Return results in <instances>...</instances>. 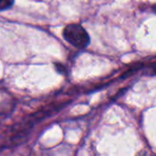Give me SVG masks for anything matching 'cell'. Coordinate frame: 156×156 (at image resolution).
I'll use <instances>...</instances> for the list:
<instances>
[{"label": "cell", "mask_w": 156, "mask_h": 156, "mask_svg": "<svg viewBox=\"0 0 156 156\" xmlns=\"http://www.w3.org/2000/svg\"><path fill=\"white\" fill-rule=\"evenodd\" d=\"M62 35L70 44L79 49L86 48L90 42L88 33L79 24H70L66 26L62 31Z\"/></svg>", "instance_id": "cell-1"}, {"label": "cell", "mask_w": 156, "mask_h": 156, "mask_svg": "<svg viewBox=\"0 0 156 156\" xmlns=\"http://www.w3.org/2000/svg\"><path fill=\"white\" fill-rule=\"evenodd\" d=\"M14 5V0H0V11L10 9Z\"/></svg>", "instance_id": "cell-2"}]
</instances>
